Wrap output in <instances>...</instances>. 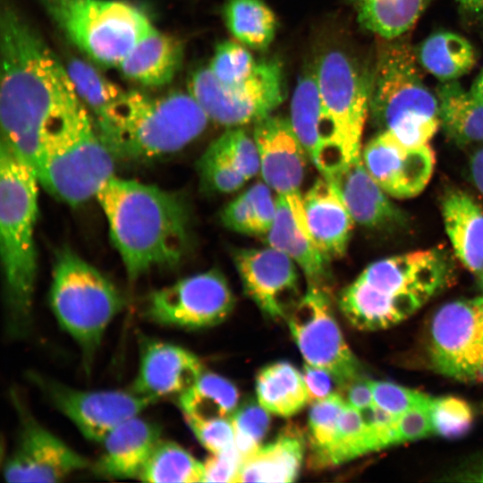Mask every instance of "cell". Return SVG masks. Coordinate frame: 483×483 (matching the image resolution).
<instances>
[{"instance_id": "cell-1", "label": "cell", "mask_w": 483, "mask_h": 483, "mask_svg": "<svg viewBox=\"0 0 483 483\" xmlns=\"http://www.w3.org/2000/svg\"><path fill=\"white\" fill-rule=\"evenodd\" d=\"M0 54L1 140L36 174L47 131L83 103L67 69L9 4L1 11Z\"/></svg>"}, {"instance_id": "cell-2", "label": "cell", "mask_w": 483, "mask_h": 483, "mask_svg": "<svg viewBox=\"0 0 483 483\" xmlns=\"http://www.w3.org/2000/svg\"><path fill=\"white\" fill-rule=\"evenodd\" d=\"M96 199L130 279L157 267L174 266L185 254L189 212L179 195L114 175Z\"/></svg>"}, {"instance_id": "cell-3", "label": "cell", "mask_w": 483, "mask_h": 483, "mask_svg": "<svg viewBox=\"0 0 483 483\" xmlns=\"http://www.w3.org/2000/svg\"><path fill=\"white\" fill-rule=\"evenodd\" d=\"M450 276L447 257L436 249L388 257L369 265L343 290L339 307L359 330L387 329L418 311Z\"/></svg>"}, {"instance_id": "cell-4", "label": "cell", "mask_w": 483, "mask_h": 483, "mask_svg": "<svg viewBox=\"0 0 483 483\" xmlns=\"http://www.w3.org/2000/svg\"><path fill=\"white\" fill-rule=\"evenodd\" d=\"M35 172L5 142L0 144V249L6 328L22 337L32 321L37 274L34 230L38 214Z\"/></svg>"}, {"instance_id": "cell-5", "label": "cell", "mask_w": 483, "mask_h": 483, "mask_svg": "<svg viewBox=\"0 0 483 483\" xmlns=\"http://www.w3.org/2000/svg\"><path fill=\"white\" fill-rule=\"evenodd\" d=\"M208 120L189 92L152 97L130 90L94 122L114 157L146 160L181 150L204 131Z\"/></svg>"}, {"instance_id": "cell-6", "label": "cell", "mask_w": 483, "mask_h": 483, "mask_svg": "<svg viewBox=\"0 0 483 483\" xmlns=\"http://www.w3.org/2000/svg\"><path fill=\"white\" fill-rule=\"evenodd\" d=\"M114 159L82 104L45 133L36 174L52 195L77 206L114 176Z\"/></svg>"}, {"instance_id": "cell-7", "label": "cell", "mask_w": 483, "mask_h": 483, "mask_svg": "<svg viewBox=\"0 0 483 483\" xmlns=\"http://www.w3.org/2000/svg\"><path fill=\"white\" fill-rule=\"evenodd\" d=\"M417 60L408 44H386L370 79L374 121L411 146L428 144L441 124L437 97L424 83Z\"/></svg>"}, {"instance_id": "cell-8", "label": "cell", "mask_w": 483, "mask_h": 483, "mask_svg": "<svg viewBox=\"0 0 483 483\" xmlns=\"http://www.w3.org/2000/svg\"><path fill=\"white\" fill-rule=\"evenodd\" d=\"M124 304L121 292L96 267L71 250L57 253L50 305L60 326L80 347L86 364L93 360L107 326Z\"/></svg>"}, {"instance_id": "cell-9", "label": "cell", "mask_w": 483, "mask_h": 483, "mask_svg": "<svg viewBox=\"0 0 483 483\" xmlns=\"http://www.w3.org/2000/svg\"><path fill=\"white\" fill-rule=\"evenodd\" d=\"M66 38L91 60L115 66L155 27L137 6L120 0H39Z\"/></svg>"}, {"instance_id": "cell-10", "label": "cell", "mask_w": 483, "mask_h": 483, "mask_svg": "<svg viewBox=\"0 0 483 483\" xmlns=\"http://www.w3.org/2000/svg\"><path fill=\"white\" fill-rule=\"evenodd\" d=\"M326 140L335 171L361 156L369 112L370 80L342 51L324 54L315 67Z\"/></svg>"}, {"instance_id": "cell-11", "label": "cell", "mask_w": 483, "mask_h": 483, "mask_svg": "<svg viewBox=\"0 0 483 483\" xmlns=\"http://www.w3.org/2000/svg\"><path fill=\"white\" fill-rule=\"evenodd\" d=\"M188 92L212 120L228 128L256 123L271 114L285 97L283 68L278 61L258 62L253 73L232 85L219 82L208 67L198 69Z\"/></svg>"}, {"instance_id": "cell-12", "label": "cell", "mask_w": 483, "mask_h": 483, "mask_svg": "<svg viewBox=\"0 0 483 483\" xmlns=\"http://www.w3.org/2000/svg\"><path fill=\"white\" fill-rule=\"evenodd\" d=\"M428 357L438 374L483 383V297L447 302L433 315Z\"/></svg>"}, {"instance_id": "cell-13", "label": "cell", "mask_w": 483, "mask_h": 483, "mask_svg": "<svg viewBox=\"0 0 483 483\" xmlns=\"http://www.w3.org/2000/svg\"><path fill=\"white\" fill-rule=\"evenodd\" d=\"M286 320L306 363L330 372L340 387L361 379V366L344 340L324 286L308 284Z\"/></svg>"}, {"instance_id": "cell-14", "label": "cell", "mask_w": 483, "mask_h": 483, "mask_svg": "<svg viewBox=\"0 0 483 483\" xmlns=\"http://www.w3.org/2000/svg\"><path fill=\"white\" fill-rule=\"evenodd\" d=\"M233 306L234 297L225 278L210 270L151 292L142 312L162 326L195 329L221 323Z\"/></svg>"}, {"instance_id": "cell-15", "label": "cell", "mask_w": 483, "mask_h": 483, "mask_svg": "<svg viewBox=\"0 0 483 483\" xmlns=\"http://www.w3.org/2000/svg\"><path fill=\"white\" fill-rule=\"evenodd\" d=\"M19 415L16 442L3 475L8 482L53 483L89 467V461L42 426L16 395Z\"/></svg>"}, {"instance_id": "cell-16", "label": "cell", "mask_w": 483, "mask_h": 483, "mask_svg": "<svg viewBox=\"0 0 483 483\" xmlns=\"http://www.w3.org/2000/svg\"><path fill=\"white\" fill-rule=\"evenodd\" d=\"M33 381L85 438L97 443H102L121 423L155 403L131 390H79L36 374Z\"/></svg>"}, {"instance_id": "cell-17", "label": "cell", "mask_w": 483, "mask_h": 483, "mask_svg": "<svg viewBox=\"0 0 483 483\" xmlns=\"http://www.w3.org/2000/svg\"><path fill=\"white\" fill-rule=\"evenodd\" d=\"M254 124L253 138L265 183L285 199L298 226L312 240L301 192L306 165L305 149L287 118L269 114Z\"/></svg>"}, {"instance_id": "cell-18", "label": "cell", "mask_w": 483, "mask_h": 483, "mask_svg": "<svg viewBox=\"0 0 483 483\" xmlns=\"http://www.w3.org/2000/svg\"><path fill=\"white\" fill-rule=\"evenodd\" d=\"M233 258L250 300L267 317L287 319L302 296L294 261L272 247L236 249Z\"/></svg>"}, {"instance_id": "cell-19", "label": "cell", "mask_w": 483, "mask_h": 483, "mask_svg": "<svg viewBox=\"0 0 483 483\" xmlns=\"http://www.w3.org/2000/svg\"><path fill=\"white\" fill-rule=\"evenodd\" d=\"M363 163L385 192L408 199L419 194L428 183L435 154L428 144L411 146L383 131L364 148Z\"/></svg>"}, {"instance_id": "cell-20", "label": "cell", "mask_w": 483, "mask_h": 483, "mask_svg": "<svg viewBox=\"0 0 483 483\" xmlns=\"http://www.w3.org/2000/svg\"><path fill=\"white\" fill-rule=\"evenodd\" d=\"M204 373L200 360L191 352L162 341L148 340L141 347L133 393L157 402L181 395Z\"/></svg>"}, {"instance_id": "cell-21", "label": "cell", "mask_w": 483, "mask_h": 483, "mask_svg": "<svg viewBox=\"0 0 483 483\" xmlns=\"http://www.w3.org/2000/svg\"><path fill=\"white\" fill-rule=\"evenodd\" d=\"M308 229L315 245L329 261L347 249L354 220L334 184L322 176L303 196Z\"/></svg>"}, {"instance_id": "cell-22", "label": "cell", "mask_w": 483, "mask_h": 483, "mask_svg": "<svg viewBox=\"0 0 483 483\" xmlns=\"http://www.w3.org/2000/svg\"><path fill=\"white\" fill-rule=\"evenodd\" d=\"M161 436L160 428L138 416L114 428L103 440L95 470L111 479H139Z\"/></svg>"}, {"instance_id": "cell-23", "label": "cell", "mask_w": 483, "mask_h": 483, "mask_svg": "<svg viewBox=\"0 0 483 483\" xmlns=\"http://www.w3.org/2000/svg\"><path fill=\"white\" fill-rule=\"evenodd\" d=\"M325 178L334 184L352 219L359 225L374 228L400 220L399 210L371 176L361 156Z\"/></svg>"}, {"instance_id": "cell-24", "label": "cell", "mask_w": 483, "mask_h": 483, "mask_svg": "<svg viewBox=\"0 0 483 483\" xmlns=\"http://www.w3.org/2000/svg\"><path fill=\"white\" fill-rule=\"evenodd\" d=\"M182 56L181 42L154 28L131 48L117 68L128 80L158 87L174 79Z\"/></svg>"}, {"instance_id": "cell-25", "label": "cell", "mask_w": 483, "mask_h": 483, "mask_svg": "<svg viewBox=\"0 0 483 483\" xmlns=\"http://www.w3.org/2000/svg\"><path fill=\"white\" fill-rule=\"evenodd\" d=\"M305 439L295 427L285 428L271 443L259 446L242 462L234 483L292 482L299 475Z\"/></svg>"}, {"instance_id": "cell-26", "label": "cell", "mask_w": 483, "mask_h": 483, "mask_svg": "<svg viewBox=\"0 0 483 483\" xmlns=\"http://www.w3.org/2000/svg\"><path fill=\"white\" fill-rule=\"evenodd\" d=\"M444 225L461 263L479 275L483 270V209L467 193L449 192L442 203Z\"/></svg>"}, {"instance_id": "cell-27", "label": "cell", "mask_w": 483, "mask_h": 483, "mask_svg": "<svg viewBox=\"0 0 483 483\" xmlns=\"http://www.w3.org/2000/svg\"><path fill=\"white\" fill-rule=\"evenodd\" d=\"M290 123L307 156L327 176L334 169L326 140L321 101L314 72L303 75L295 87L290 110Z\"/></svg>"}, {"instance_id": "cell-28", "label": "cell", "mask_w": 483, "mask_h": 483, "mask_svg": "<svg viewBox=\"0 0 483 483\" xmlns=\"http://www.w3.org/2000/svg\"><path fill=\"white\" fill-rule=\"evenodd\" d=\"M275 200V216L266 234L267 243L294 261L306 275L309 284L325 287L329 277V261L301 232L285 199L276 195Z\"/></svg>"}, {"instance_id": "cell-29", "label": "cell", "mask_w": 483, "mask_h": 483, "mask_svg": "<svg viewBox=\"0 0 483 483\" xmlns=\"http://www.w3.org/2000/svg\"><path fill=\"white\" fill-rule=\"evenodd\" d=\"M441 124L458 143L483 141V103L456 80L445 81L436 90Z\"/></svg>"}, {"instance_id": "cell-30", "label": "cell", "mask_w": 483, "mask_h": 483, "mask_svg": "<svg viewBox=\"0 0 483 483\" xmlns=\"http://www.w3.org/2000/svg\"><path fill=\"white\" fill-rule=\"evenodd\" d=\"M417 59L439 80L452 81L468 73L476 64L472 45L462 36L451 31H437L419 46Z\"/></svg>"}, {"instance_id": "cell-31", "label": "cell", "mask_w": 483, "mask_h": 483, "mask_svg": "<svg viewBox=\"0 0 483 483\" xmlns=\"http://www.w3.org/2000/svg\"><path fill=\"white\" fill-rule=\"evenodd\" d=\"M256 393L262 407L282 417L297 413L309 402L302 374L285 361L270 364L260 370Z\"/></svg>"}, {"instance_id": "cell-32", "label": "cell", "mask_w": 483, "mask_h": 483, "mask_svg": "<svg viewBox=\"0 0 483 483\" xmlns=\"http://www.w3.org/2000/svg\"><path fill=\"white\" fill-rule=\"evenodd\" d=\"M239 394L229 380L213 373H203L188 390L178 396L185 419L231 418L237 409Z\"/></svg>"}, {"instance_id": "cell-33", "label": "cell", "mask_w": 483, "mask_h": 483, "mask_svg": "<svg viewBox=\"0 0 483 483\" xmlns=\"http://www.w3.org/2000/svg\"><path fill=\"white\" fill-rule=\"evenodd\" d=\"M224 18L232 35L250 48L265 49L275 38L276 17L261 0H228Z\"/></svg>"}, {"instance_id": "cell-34", "label": "cell", "mask_w": 483, "mask_h": 483, "mask_svg": "<svg viewBox=\"0 0 483 483\" xmlns=\"http://www.w3.org/2000/svg\"><path fill=\"white\" fill-rule=\"evenodd\" d=\"M358 18L369 31L386 39L400 37L419 19L429 0H357Z\"/></svg>"}, {"instance_id": "cell-35", "label": "cell", "mask_w": 483, "mask_h": 483, "mask_svg": "<svg viewBox=\"0 0 483 483\" xmlns=\"http://www.w3.org/2000/svg\"><path fill=\"white\" fill-rule=\"evenodd\" d=\"M204 465L184 448L162 439L155 446L139 479L155 483L203 482Z\"/></svg>"}, {"instance_id": "cell-36", "label": "cell", "mask_w": 483, "mask_h": 483, "mask_svg": "<svg viewBox=\"0 0 483 483\" xmlns=\"http://www.w3.org/2000/svg\"><path fill=\"white\" fill-rule=\"evenodd\" d=\"M346 400L338 393L312 403L309 414L308 438L310 461L315 468L332 466L338 420Z\"/></svg>"}, {"instance_id": "cell-37", "label": "cell", "mask_w": 483, "mask_h": 483, "mask_svg": "<svg viewBox=\"0 0 483 483\" xmlns=\"http://www.w3.org/2000/svg\"><path fill=\"white\" fill-rule=\"evenodd\" d=\"M66 69L75 86L76 91L94 119L109 112L124 97L126 91L103 76L91 64L72 57Z\"/></svg>"}, {"instance_id": "cell-38", "label": "cell", "mask_w": 483, "mask_h": 483, "mask_svg": "<svg viewBox=\"0 0 483 483\" xmlns=\"http://www.w3.org/2000/svg\"><path fill=\"white\" fill-rule=\"evenodd\" d=\"M428 411L434 435L445 438H457L465 435L473 423L471 406L459 397H430Z\"/></svg>"}, {"instance_id": "cell-39", "label": "cell", "mask_w": 483, "mask_h": 483, "mask_svg": "<svg viewBox=\"0 0 483 483\" xmlns=\"http://www.w3.org/2000/svg\"><path fill=\"white\" fill-rule=\"evenodd\" d=\"M269 411L252 401L237 408L231 416L234 447L242 458L260 446L270 422Z\"/></svg>"}, {"instance_id": "cell-40", "label": "cell", "mask_w": 483, "mask_h": 483, "mask_svg": "<svg viewBox=\"0 0 483 483\" xmlns=\"http://www.w3.org/2000/svg\"><path fill=\"white\" fill-rule=\"evenodd\" d=\"M258 64L244 45L225 41L216 47L208 68L219 82L232 85L250 77Z\"/></svg>"}, {"instance_id": "cell-41", "label": "cell", "mask_w": 483, "mask_h": 483, "mask_svg": "<svg viewBox=\"0 0 483 483\" xmlns=\"http://www.w3.org/2000/svg\"><path fill=\"white\" fill-rule=\"evenodd\" d=\"M198 170L206 189L215 192H233L247 182V179L213 143L200 157Z\"/></svg>"}, {"instance_id": "cell-42", "label": "cell", "mask_w": 483, "mask_h": 483, "mask_svg": "<svg viewBox=\"0 0 483 483\" xmlns=\"http://www.w3.org/2000/svg\"><path fill=\"white\" fill-rule=\"evenodd\" d=\"M213 144L247 181L260 172L259 154L255 140L242 128H228Z\"/></svg>"}, {"instance_id": "cell-43", "label": "cell", "mask_w": 483, "mask_h": 483, "mask_svg": "<svg viewBox=\"0 0 483 483\" xmlns=\"http://www.w3.org/2000/svg\"><path fill=\"white\" fill-rule=\"evenodd\" d=\"M374 403L380 409L399 416L408 410L426 405L431 396L388 381H370Z\"/></svg>"}, {"instance_id": "cell-44", "label": "cell", "mask_w": 483, "mask_h": 483, "mask_svg": "<svg viewBox=\"0 0 483 483\" xmlns=\"http://www.w3.org/2000/svg\"><path fill=\"white\" fill-rule=\"evenodd\" d=\"M185 420L196 438L211 453H220L234 446L231 418Z\"/></svg>"}, {"instance_id": "cell-45", "label": "cell", "mask_w": 483, "mask_h": 483, "mask_svg": "<svg viewBox=\"0 0 483 483\" xmlns=\"http://www.w3.org/2000/svg\"><path fill=\"white\" fill-rule=\"evenodd\" d=\"M253 215L254 235H266L275 216V200L266 183H256L245 192Z\"/></svg>"}, {"instance_id": "cell-46", "label": "cell", "mask_w": 483, "mask_h": 483, "mask_svg": "<svg viewBox=\"0 0 483 483\" xmlns=\"http://www.w3.org/2000/svg\"><path fill=\"white\" fill-rule=\"evenodd\" d=\"M395 433L397 444L415 441L433 435L428 403L411 408L399 415L395 421Z\"/></svg>"}, {"instance_id": "cell-47", "label": "cell", "mask_w": 483, "mask_h": 483, "mask_svg": "<svg viewBox=\"0 0 483 483\" xmlns=\"http://www.w3.org/2000/svg\"><path fill=\"white\" fill-rule=\"evenodd\" d=\"M242 458L233 446L220 453H211L203 462V482L234 483Z\"/></svg>"}, {"instance_id": "cell-48", "label": "cell", "mask_w": 483, "mask_h": 483, "mask_svg": "<svg viewBox=\"0 0 483 483\" xmlns=\"http://www.w3.org/2000/svg\"><path fill=\"white\" fill-rule=\"evenodd\" d=\"M221 219L224 225L232 231L254 235L252 210L244 193L224 208Z\"/></svg>"}, {"instance_id": "cell-49", "label": "cell", "mask_w": 483, "mask_h": 483, "mask_svg": "<svg viewBox=\"0 0 483 483\" xmlns=\"http://www.w3.org/2000/svg\"><path fill=\"white\" fill-rule=\"evenodd\" d=\"M302 377L310 403L322 401L336 393L334 391V386H338L335 378L324 369L305 363Z\"/></svg>"}, {"instance_id": "cell-50", "label": "cell", "mask_w": 483, "mask_h": 483, "mask_svg": "<svg viewBox=\"0 0 483 483\" xmlns=\"http://www.w3.org/2000/svg\"><path fill=\"white\" fill-rule=\"evenodd\" d=\"M345 400L360 411L370 408L374 404L370 381L359 379L352 383L347 387V399Z\"/></svg>"}, {"instance_id": "cell-51", "label": "cell", "mask_w": 483, "mask_h": 483, "mask_svg": "<svg viewBox=\"0 0 483 483\" xmlns=\"http://www.w3.org/2000/svg\"><path fill=\"white\" fill-rule=\"evenodd\" d=\"M445 480L461 482H483V453L461 464L447 475Z\"/></svg>"}, {"instance_id": "cell-52", "label": "cell", "mask_w": 483, "mask_h": 483, "mask_svg": "<svg viewBox=\"0 0 483 483\" xmlns=\"http://www.w3.org/2000/svg\"><path fill=\"white\" fill-rule=\"evenodd\" d=\"M470 172L475 185L483 195V148L478 149L472 156Z\"/></svg>"}, {"instance_id": "cell-53", "label": "cell", "mask_w": 483, "mask_h": 483, "mask_svg": "<svg viewBox=\"0 0 483 483\" xmlns=\"http://www.w3.org/2000/svg\"><path fill=\"white\" fill-rule=\"evenodd\" d=\"M460 6L469 13L483 15V0H456Z\"/></svg>"}, {"instance_id": "cell-54", "label": "cell", "mask_w": 483, "mask_h": 483, "mask_svg": "<svg viewBox=\"0 0 483 483\" xmlns=\"http://www.w3.org/2000/svg\"><path fill=\"white\" fill-rule=\"evenodd\" d=\"M469 91L474 98L483 103V69L474 80Z\"/></svg>"}, {"instance_id": "cell-55", "label": "cell", "mask_w": 483, "mask_h": 483, "mask_svg": "<svg viewBox=\"0 0 483 483\" xmlns=\"http://www.w3.org/2000/svg\"><path fill=\"white\" fill-rule=\"evenodd\" d=\"M478 276H479V279L480 287L483 290V270Z\"/></svg>"}, {"instance_id": "cell-56", "label": "cell", "mask_w": 483, "mask_h": 483, "mask_svg": "<svg viewBox=\"0 0 483 483\" xmlns=\"http://www.w3.org/2000/svg\"><path fill=\"white\" fill-rule=\"evenodd\" d=\"M355 1H357V0H355Z\"/></svg>"}]
</instances>
